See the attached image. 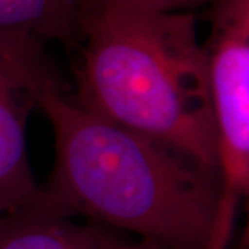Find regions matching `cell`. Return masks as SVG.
<instances>
[{"label": "cell", "instance_id": "cell-1", "mask_svg": "<svg viewBox=\"0 0 249 249\" xmlns=\"http://www.w3.org/2000/svg\"><path fill=\"white\" fill-rule=\"evenodd\" d=\"M68 90L40 93L55 160L40 199L55 212L176 249H208L219 176L160 142L76 107Z\"/></svg>", "mask_w": 249, "mask_h": 249}, {"label": "cell", "instance_id": "cell-3", "mask_svg": "<svg viewBox=\"0 0 249 249\" xmlns=\"http://www.w3.org/2000/svg\"><path fill=\"white\" fill-rule=\"evenodd\" d=\"M204 49L216 136L220 196L208 249H226L235 214L249 190V0L206 7Z\"/></svg>", "mask_w": 249, "mask_h": 249}, {"label": "cell", "instance_id": "cell-7", "mask_svg": "<svg viewBox=\"0 0 249 249\" xmlns=\"http://www.w3.org/2000/svg\"><path fill=\"white\" fill-rule=\"evenodd\" d=\"M216 1L217 0H90L89 7L98 3H115L155 13H196L199 7H209Z\"/></svg>", "mask_w": 249, "mask_h": 249}, {"label": "cell", "instance_id": "cell-8", "mask_svg": "<svg viewBox=\"0 0 249 249\" xmlns=\"http://www.w3.org/2000/svg\"><path fill=\"white\" fill-rule=\"evenodd\" d=\"M97 249H176L150 238L139 241H126L107 230V227L97 224Z\"/></svg>", "mask_w": 249, "mask_h": 249}, {"label": "cell", "instance_id": "cell-4", "mask_svg": "<svg viewBox=\"0 0 249 249\" xmlns=\"http://www.w3.org/2000/svg\"><path fill=\"white\" fill-rule=\"evenodd\" d=\"M50 89L70 90L45 43L0 34V216L39 198L28 160L27 124L40 93Z\"/></svg>", "mask_w": 249, "mask_h": 249}, {"label": "cell", "instance_id": "cell-6", "mask_svg": "<svg viewBox=\"0 0 249 249\" xmlns=\"http://www.w3.org/2000/svg\"><path fill=\"white\" fill-rule=\"evenodd\" d=\"M90 0H0V34L79 45L82 19Z\"/></svg>", "mask_w": 249, "mask_h": 249}, {"label": "cell", "instance_id": "cell-2", "mask_svg": "<svg viewBox=\"0 0 249 249\" xmlns=\"http://www.w3.org/2000/svg\"><path fill=\"white\" fill-rule=\"evenodd\" d=\"M196 13H155L115 3L82 19L76 107L142 134L217 175L204 45Z\"/></svg>", "mask_w": 249, "mask_h": 249}, {"label": "cell", "instance_id": "cell-5", "mask_svg": "<svg viewBox=\"0 0 249 249\" xmlns=\"http://www.w3.org/2000/svg\"><path fill=\"white\" fill-rule=\"evenodd\" d=\"M0 249H97V224H79L39 198L0 216Z\"/></svg>", "mask_w": 249, "mask_h": 249}]
</instances>
